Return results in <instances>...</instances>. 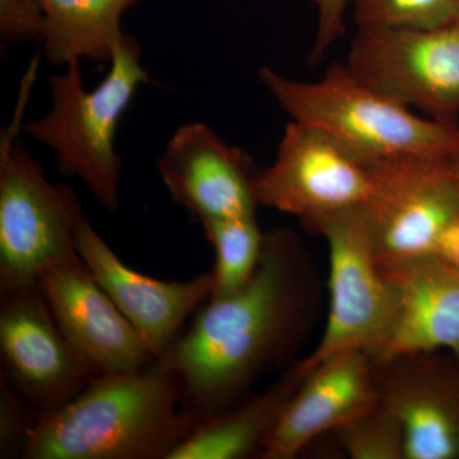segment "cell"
Instances as JSON below:
<instances>
[{"label": "cell", "mask_w": 459, "mask_h": 459, "mask_svg": "<svg viewBox=\"0 0 459 459\" xmlns=\"http://www.w3.org/2000/svg\"><path fill=\"white\" fill-rule=\"evenodd\" d=\"M318 281L298 235L281 228L265 232L249 283L205 301L157 359L179 386L184 409L201 421L252 394L272 371L291 367L318 312Z\"/></svg>", "instance_id": "cell-1"}, {"label": "cell", "mask_w": 459, "mask_h": 459, "mask_svg": "<svg viewBox=\"0 0 459 459\" xmlns=\"http://www.w3.org/2000/svg\"><path fill=\"white\" fill-rule=\"evenodd\" d=\"M159 361L100 374L74 400L42 413L25 459H168L198 424Z\"/></svg>", "instance_id": "cell-2"}, {"label": "cell", "mask_w": 459, "mask_h": 459, "mask_svg": "<svg viewBox=\"0 0 459 459\" xmlns=\"http://www.w3.org/2000/svg\"><path fill=\"white\" fill-rule=\"evenodd\" d=\"M258 75L291 120L325 133L367 164L448 159L459 147V124L415 115L362 83L346 65L329 66L314 82L292 80L270 66H262Z\"/></svg>", "instance_id": "cell-3"}, {"label": "cell", "mask_w": 459, "mask_h": 459, "mask_svg": "<svg viewBox=\"0 0 459 459\" xmlns=\"http://www.w3.org/2000/svg\"><path fill=\"white\" fill-rule=\"evenodd\" d=\"M150 75L141 62V47L126 33L110 71L92 91L84 90L81 63L51 75V107L23 129L31 140L53 151L63 175L86 184L108 212L120 210L122 157L115 140L124 111Z\"/></svg>", "instance_id": "cell-4"}, {"label": "cell", "mask_w": 459, "mask_h": 459, "mask_svg": "<svg viewBox=\"0 0 459 459\" xmlns=\"http://www.w3.org/2000/svg\"><path fill=\"white\" fill-rule=\"evenodd\" d=\"M74 189L51 184L41 165L14 138L0 148V296L39 286L47 272L81 261Z\"/></svg>", "instance_id": "cell-5"}, {"label": "cell", "mask_w": 459, "mask_h": 459, "mask_svg": "<svg viewBox=\"0 0 459 459\" xmlns=\"http://www.w3.org/2000/svg\"><path fill=\"white\" fill-rule=\"evenodd\" d=\"M370 172L364 210L379 265L421 256L459 264V195L448 159L403 157Z\"/></svg>", "instance_id": "cell-6"}, {"label": "cell", "mask_w": 459, "mask_h": 459, "mask_svg": "<svg viewBox=\"0 0 459 459\" xmlns=\"http://www.w3.org/2000/svg\"><path fill=\"white\" fill-rule=\"evenodd\" d=\"M307 230L328 244L329 309L316 349L295 361L301 377L325 359L349 350L369 353L373 360L388 337L394 307L364 205L329 214Z\"/></svg>", "instance_id": "cell-7"}, {"label": "cell", "mask_w": 459, "mask_h": 459, "mask_svg": "<svg viewBox=\"0 0 459 459\" xmlns=\"http://www.w3.org/2000/svg\"><path fill=\"white\" fill-rule=\"evenodd\" d=\"M347 69L428 117L459 124V22L434 29H358Z\"/></svg>", "instance_id": "cell-8"}, {"label": "cell", "mask_w": 459, "mask_h": 459, "mask_svg": "<svg viewBox=\"0 0 459 459\" xmlns=\"http://www.w3.org/2000/svg\"><path fill=\"white\" fill-rule=\"evenodd\" d=\"M258 204L296 217L305 229L361 207L371 195L370 165L327 134L291 120L274 161L259 172Z\"/></svg>", "instance_id": "cell-9"}, {"label": "cell", "mask_w": 459, "mask_h": 459, "mask_svg": "<svg viewBox=\"0 0 459 459\" xmlns=\"http://www.w3.org/2000/svg\"><path fill=\"white\" fill-rule=\"evenodd\" d=\"M0 377L41 415L99 376L60 331L39 286L0 296Z\"/></svg>", "instance_id": "cell-10"}, {"label": "cell", "mask_w": 459, "mask_h": 459, "mask_svg": "<svg viewBox=\"0 0 459 459\" xmlns=\"http://www.w3.org/2000/svg\"><path fill=\"white\" fill-rule=\"evenodd\" d=\"M380 402L400 420L404 459H459V358L416 351L373 361Z\"/></svg>", "instance_id": "cell-11"}, {"label": "cell", "mask_w": 459, "mask_h": 459, "mask_svg": "<svg viewBox=\"0 0 459 459\" xmlns=\"http://www.w3.org/2000/svg\"><path fill=\"white\" fill-rule=\"evenodd\" d=\"M74 241L86 270L140 332L156 360L212 295V270L186 281H161L128 267L100 237L83 207L75 214Z\"/></svg>", "instance_id": "cell-12"}, {"label": "cell", "mask_w": 459, "mask_h": 459, "mask_svg": "<svg viewBox=\"0 0 459 459\" xmlns=\"http://www.w3.org/2000/svg\"><path fill=\"white\" fill-rule=\"evenodd\" d=\"M157 170L172 201L199 222L255 216L259 207L261 170L207 124L179 126L157 160Z\"/></svg>", "instance_id": "cell-13"}, {"label": "cell", "mask_w": 459, "mask_h": 459, "mask_svg": "<svg viewBox=\"0 0 459 459\" xmlns=\"http://www.w3.org/2000/svg\"><path fill=\"white\" fill-rule=\"evenodd\" d=\"M39 287L60 331L99 376L131 373L156 361L140 332L82 262L53 268Z\"/></svg>", "instance_id": "cell-14"}, {"label": "cell", "mask_w": 459, "mask_h": 459, "mask_svg": "<svg viewBox=\"0 0 459 459\" xmlns=\"http://www.w3.org/2000/svg\"><path fill=\"white\" fill-rule=\"evenodd\" d=\"M379 401L369 353L349 350L331 356L304 376L259 458H295L316 437L336 433Z\"/></svg>", "instance_id": "cell-15"}, {"label": "cell", "mask_w": 459, "mask_h": 459, "mask_svg": "<svg viewBox=\"0 0 459 459\" xmlns=\"http://www.w3.org/2000/svg\"><path fill=\"white\" fill-rule=\"evenodd\" d=\"M394 295V318L373 361L444 350L459 358V264L421 256L380 265Z\"/></svg>", "instance_id": "cell-16"}, {"label": "cell", "mask_w": 459, "mask_h": 459, "mask_svg": "<svg viewBox=\"0 0 459 459\" xmlns=\"http://www.w3.org/2000/svg\"><path fill=\"white\" fill-rule=\"evenodd\" d=\"M294 364L261 394H249L198 421L168 459H244L259 455L303 380Z\"/></svg>", "instance_id": "cell-17"}, {"label": "cell", "mask_w": 459, "mask_h": 459, "mask_svg": "<svg viewBox=\"0 0 459 459\" xmlns=\"http://www.w3.org/2000/svg\"><path fill=\"white\" fill-rule=\"evenodd\" d=\"M42 12V56L65 68L83 59L110 63L126 32L124 13L137 0H36Z\"/></svg>", "instance_id": "cell-18"}, {"label": "cell", "mask_w": 459, "mask_h": 459, "mask_svg": "<svg viewBox=\"0 0 459 459\" xmlns=\"http://www.w3.org/2000/svg\"><path fill=\"white\" fill-rule=\"evenodd\" d=\"M201 225L216 255L210 299L228 298L244 289L255 276L262 258L265 232L259 228L255 214L208 220Z\"/></svg>", "instance_id": "cell-19"}, {"label": "cell", "mask_w": 459, "mask_h": 459, "mask_svg": "<svg viewBox=\"0 0 459 459\" xmlns=\"http://www.w3.org/2000/svg\"><path fill=\"white\" fill-rule=\"evenodd\" d=\"M351 459H404L406 439L400 420L379 401L336 431Z\"/></svg>", "instance_id": "cell-20"}, {"label": "cell", "mask_w": 459, "mask_h": 459, "mask_svg": "<svg viewBox=\"0 0 459 459\" xmlns=\"http://www.w3.org/2000/svg\"><path fill=\"white\" fill-rule=\"evenodd\" d=\"M358 29H434L457 18V0H352Z\"/></svg>", "instance_id": "cell-21"}, {"label": "cell", "mask_w": 459, "mask_h": 459, "mask_svg": "<svg viewBox=\"0 0 459 459\" xmlns=\"http://www.w3.org/2000/svg\"><path fill=\"white\" fill-rule=\"evenodd\" d=\"M41 413L0 377V459L21 457Z\"/></svg>", "instance_id": "cell-22"}, {"label": "cell", "mask_w": 459, "mask_h": 459, "mask_svg": "<svg viewBox=\"0 0 459 459\" xmlns=\"http://www.w3.org/2000/svg\"><path fill=\"white\" fill-rule=\"evenodd\" d=\"M42 12L36 0H0V39L5 45L39 42Z\"/></svg>", "instance_id": "cell-23"}, {"label": "cell", "mask_w": 459, "mask_h": 459, "mask_svg": "<svg viewBox=\"0 0 459 459\" xmlns=\"http://www.w3.org/2000/svg\"><path fill=\"white\" fill-rule=\"evenodd\" d=\"M352 0H313L316 9V33L310 65H316L344 33V16Z\"/></svg>", "instance_id": "cell-24"}, {"label": "cell", "mask_w": 459, "mask_h": 459, "mask_svg": "<svg viewBox=\"0 0 459 459\" xmlns=\"http://www.w3.org/2000/svg\"><path fill=\"white\" fill-rule=\"evenodd\" d=\"M448 166L459 195V147L448 157Z\"/></svg>", "instance_id": "cell-25"}, {"label": "cell", "mask_w": 459, "mask_h": 459, "mask_svg": "<svg viewBox=\"0 0 459 459\" xmlns=\"http://www.w3.org/2000/svg\"><path fill=\"white\" fill-rule=\"evenodd\" d=\"M455 20L459 22V0H457V18H455Z\"/></svg>", "instance_id": "cell-26"}]
</instances>
